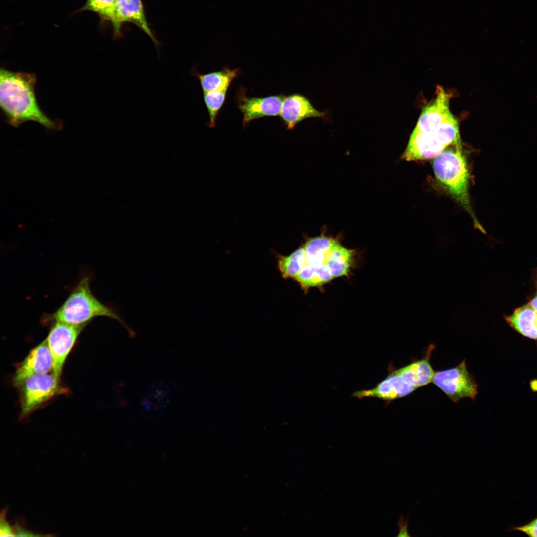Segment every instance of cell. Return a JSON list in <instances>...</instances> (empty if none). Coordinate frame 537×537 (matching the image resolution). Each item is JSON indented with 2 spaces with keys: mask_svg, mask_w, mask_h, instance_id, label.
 Here are the masks:
<instances>
[{
  "mask_svg": "<svg viewBox=\"0 0 537 537\" xmlns=\"http://www.w3.org/2000/svg\"><path fill=\"white\" fill-rule=\"evenodd\" d=\"M36 81L34 74L14 72L1 68V108L8 123L15 127L26 121H32L48 129H59V124L48 118L37 102L34 91Z\"/></svg>",
  "mask_w": 537,
  "mask_h": 537,
  "instance_id": "1",
  "label": "cell"
},
{
  "mask_svg": "<svg viewBox=\"0 0 537 537\" xmlns=\"http://www.w3.org/2000/svg\"><path fill=\"white\" fill-rule=\"evenodd\" d=\"M90 278L83 276L73 288L62 305L54 313L44 316L43 322H60L77 326H86L98 316L108 317L119 321L132 336L122 318L111 307L99 301L90 288Z\"/></svg>",
  "mask_w": 537,
  "mask_h": 537,
  "instance_id": "2",
  "label": "cell"
},
{
  "mask_svg": "<svg viewBox=\"0 0 537 537\" xmlns=\"http://www.w3.org/2000/svg\"><path fill=\"white\" fill-rule=\"evenodd\" d=\"M435 346L430 345L422 359L414 361L391 373L374 388L355 392L358 398L375 397L392 400L406 396L417 388L432 382L435 372L430 362Z\"/></svg>",
  "mask_w": 537,
  "mask_h": 537,
  "instance_id": "3",
  "label": "cell"
},
{
  "mask_svg": "<svg viewBox=\"0 0 537 537\" xmlns=\"http://www.w3.org/2000/svg\"><path fill=\"white\" fill-rule=\"evenodd\" d=\"M454 145V149L445 150L435 158L433 166L434 174L449 193L469 213L474 226L485 233L470 205L468 192L469 173L466 159L461 151V141Z\"/></svg>",
  "mask_w": 537,
  "mask_h": 537,
  "instance_id": "4",
  "label": "cell"
},
{
  "mask_svg": "<svg viewBox=\"0 0 537 537\" xmlns=\"http://www.w3.org/2000/svg\"><path fill=\"white\" fill-rule=\"evenodd\" d=\"M18 387L20 389L21 418L66 390L53 372L31 376Z\"/></svg>",
  "mask_w": 537,
  "mask_h": 537,
  "instance_id": "5",
  "label": "cell"
},
{
  "mask_svg": "<svg viewBox=\"0 0 537 537\" xmlns=\"http://www.w3.org/2000/svg\"><path fill=\"white\" fill-rule=\"evenodd\" d=\"M432 382L454 402L463 398L474 399L478 393V385L464 359L453 368L435 372Z\"/></svg>",
  "mask_w": 537,
  "mask_h": 537,
  "instance_id": "6",
  "label": "cell"
},
{
  "mask_svg": "<svg viewBox=\"0 0 537 537\" xmlns=\"http://www.w3.org/2000/svg\"><path fill=\"white\" fill-rule=\"evenodd\" d=\"M85 326L53 323L46 340L53 362V372L60 379L66 359Z\"/></svg>",
  "mask_w": 537,
  "mask_h": 537,
  "instance_id": "7",
  "label": "cell"
},
{
  "mask_svg": "<svg viewBox=\"0 0 537 537\" xmlns=\"http://www.w3.org/2000/svg\"><path fill=\"white\" fill-rule=\"evenodd\" d=\"M279 116L289 130L307 118L329 119L327 112L318 110L307 97L298 93L284 96Z\"/></svg>",
  "mask_w": 537,
  "mask_h": 537,
  "instance_id": "8",
  "label": "cell"
},
{
  "mask_svg": "<svg viewBox=\"0 0 537 537\" xmlns=\"http://www.w3.org/2000/svg\"><path fill=\"white\" fill-rule=\"evenodd\" d=\"M53 358L46 341L33 348L19 363L13 378L14 385L18 387L26 378L53 370Z\"/></svg>",
  "mask_w": 537,
  "mask_h": 537,
  "instance_id": "9",
  "label": "cell"
},
{
  "mask_svg": "<svg viewBox=\"0 0 537 537\" xmlns=\"http://www.w3.org/2000/svg\"><path fill=\"white\" fill-rule=\"evenodd\" d=\"M436 94L434 101L423 109L414 131L433 135L451 114L449 106V95L440 86L437 88Z\"/></svg>",
  "mask_w": 537,
  "mask_h": 537,
  "instance_id": "10",
  "label": "cell"
},
{
  "mask_svg": "<svg viewBox=\"0 0 537 537\" xmlns=\"http://www.w3.org/2000/svg\"><path fill=\"white\" fill-rule=\"evenodd\" d=\"M284 97L283 95L264 97L240 95L239 108L243 114V126L261 117L279 115Z\"/></svg>",
  "mask_w": 537,
  "mask_h": 537,
  "instance_id": "11",
  "label": "cell"
},
{
  "mask_svg": "<svg viewBox=\"0 0 537 537\" xmlns=\"http://www.w3.org/2000/svg\"><path fill=\"white\" fill-rule=\"evenodd\" d=\"M131 22L143 30L156 43L147 22L141 0H116L115 21L113 25L115 33H118L123 22Z\"/></svg>",
  "mask_w": 537,
  "mask_h": 537,
  "instance_id": "12",
  "label": "cell"
},
{
  "mask_svg": "<svg viewBox=\"0 0 537 537\" xmlns=\"http://www.w3.org/2000/svg\"><path fill=\"white\" fill-rule=\"evenodd\" d=\"M358 252L343 246L339 239L333 246L328 266L334 279L349 276L357 265Z\"/></svg>",
  "mask_w": 537,
  "mask_h": 537,
  "instance_id": "13",
  "label": "cell"
},
{
  "mask_svg": "<svg viewBox=\"0 0 537 537\" xmlns=\"http://www.w3.org/2000/svg\"><path fill=\"white\" fill-rule=\"evenodd\" d=\"M537 312L529 304L517 309L506 317L509 325L522 335L537 340V328L535 324Z\"/></svg>",
  "mask_w": 537,
  "mask_h": 537,
  "instance_id": "14",
  "label": "cell"
},
{
  "mask_svg": "<svg viewBox=\"0 0 537 537\" xmlns=\"http://www.w3.org/2000/svg\"><path fill=\"white\" fill-rule=\"evenodd\" d=\"M239 71V69L231 70L224 68L220 71L201 74L193 68L190 73L199 80L203 92H207L229 87Z\"/></svg>",
  "mask_w": 537,
  "mask_h": 537,
  "instance_id": "15",
  "label": "cell"
},
{
  "mask_svg": "<svg viewBox=\"0 0 537 537\" xmlns=\"http://www.w3.org/2000/svg\"><path fill=\"white\" fill-rule=\"evenodd\" d=\"M277 266L284 279H294L305 262V253L302 245L287 256L276 254Z\"/></svg>",
  "mask_w": 537,
  "mask_h": 537,
  "instance_id": "16",
  "label": "cell"
},
{
  "mask_svg": "<svg viewBox=\"0 0 537 537\" xmlns=\"http://www.w3.org/2000/svg\"><path fill=\"white\" fill-rule=\"evenodd\" d=\"M228 89V87H225L220 90L203 92L204 101L209 114V120L207 123L209 127H214L215 125L218 112L224 103Z\"/></svg>",
  "mask_w": 537,
  "mask_h": 537,
  "instance_id": "17",
  "label": "cell"
},
{
  "mask_svg": "<svg viewBox=\"0 0 537 537\" xmlns=\"http://www.w3.org/2000/svg\"><path fill=\"white\" fill-rule=\"evenodd\" d=\"M116 0H87L84 10L97 13L104 19L110 21L112 25L115 21Z\"/></svg>",
  "mask_w": 537,
  "mask_h": 537,
  "instance_id": "18",
  "label": "cell"
},
{
  "mask_svg": "<svg viewBox=\"0 0 537 537\" xmlns=\"http://www.w3.org/2000/svg\"><path fill=\"white\" fill-rule=\"evenodd\" d=\"M148 395L144 398L143 405L145 410H153L162 407L165 402L167 390L164 387L154 386Z\"/></svg>",
  "mask_w": 537,
  "mask_h": 537,
  "instance_id": "19",
  "label": "cell"
},
{
  "mask_svg": "<svg viewBox=\"0 0 537 537\" xmlns=\"http://www.w3.org/2000/svg\"><path fill=\"white\" fill-rule=\"evenodd\" d=\"M7 509L5 508L1 512L0 518V537H14L13 527H11L6 520Z\"/></svg>",
  "mask_w": 537,
  "mask_h": 537,
  "instance_id": "20",
  "label": "cell"
},
{
  "mask_svg": "<svg viewBox=\"0 0 537 537\" xmlns=\"http://www.w3.org/2000/svg\"><path fill=\"white\" fill-rule=\"evenodd\" d=\"M514 529L525 533L530 537H537V518L526 525Z\"/></svg>",
  "mask_w": 537,
  "mask_h": 537,
  "instance_id": "21",
  "label": "cell"
},
{
  "mask_svg": "<svg viewBox=\"0 0 537 537\" xmlns=\"http://www.w3.org/2000/svg\"><path fill=\"white\" fill-rule=\"evenodd\" d=\"M398 526L399 529V534L397 537H410L408 531V520L403 514H401L398 521Z\"/></svg>",
  "mask_w": 537,
  "mask_h": 537,
  "instance_id": "22",
  "label": "cell"
},
{
  "mask_svg": "<svg viewBox=\"0 0 537 537\" xmlns=\"http://www.w3.org/2000/svg\"><path fill=\"white\" fill-rule=\"evenodd\" d=\"M14 532L15 536L19 537H35V536H41L43 535H40V534H36L28 529L25 528L23 526L18 523H15L14 526H13Z\"/></svg>",
  "mask_w": 537,
  "mask_h": 537,
  "instance_id": "23",
  "label": "cell"
},
{
  "mask_svg": "<svg viewBox=\"0 0 537 537\" xmlns=\"http://www.w3.org/2000/svg\"><path fill=\"white\" fill-rule=\"evenodd\" d=\"M529 304L537 312V295L529 302Z\"/></svg>",
  "mask_w": 537,
  "mask_h": 537,
  "instance_id": "24",
  "label": "cell"
},
{
  "mask_svg": "<svg viewBox=\"0 0 537 537\" xmlns=\"http://www.w3.org/2000/svg\"><path fill=\"white\" fill-rule=\"evenodd\" d=\"M535 324H536V327L537 328V315H536V320H535Z\"/></svg>",
  "mask_w": 537,
  "mask_h": 537,
  "instance_id": "25",
  "label": "cell"
}]
</instances>
